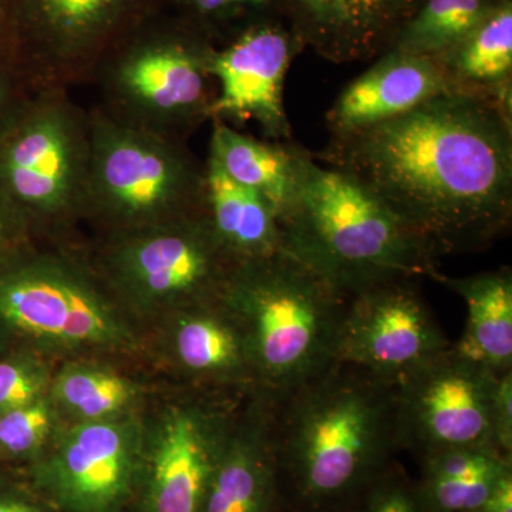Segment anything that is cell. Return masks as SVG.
I'll list each match as a JSON object with an SVG mask.
<instances>
[{
	"mask_svg": "<svg viewBox=\"0 0 512 512\" xmlns=\"http://www.w3.org/2000/svg\"><path fill=\"white\" fill-rule=\"evenodd\" d=\"M274 441L279 481L298 507H346L393 466L400 447L397 383L335 362L274 397Z\"/></svg>",
	"mask_w": 512,
	"mask_h": 512,
	"instance_id": "obj_2",
	"label": "cell"
},
{
	"mask_svg": "<svg viewBox=\"0 0 512 512\" xmlns=\"http://www.w3.org/2000/svg\"><path fill=\"white\" fill-rule=\"evenodd\" d=\"M423 0H282L292 32L333 63L365 62L392 49Z\"/></svg>",
	"mask_w": 512,
	"mask_h": 512,
	"instance_id": "obj_15",
	"label": "cell"
},
{
	"mask_svg": "<svg viewBox=\"0 0 512 512\" xmlns=\"http://www.w3.org/2000/svg\"><path fill=\"white\" fill-rule=\"evenodd\" d=\"M503 0H423L392 49L437 57L478 28Z\"/></svg>",
	"mask_w": 512,
	"mask_h": 512,
	"instance_id": "obj_25",
	"label": "cell"
},
{
	"mask_svg": "<svg viewBox=\"0 0 512 512\" xmlns=\"http://www.w3.org/2000/svg\"><path fill=\"white\" fill-rule=\"evenodd\" d=\"M218 301L244 336L262 392L282 396L338 362L349 296L284 249L239 262Z\"/></svg>",
	"mask_w": 512,
	"mask_h": 512,
	"instance_id": "obj_4",
	"label": "cell"
},
{
	"mask_svg": "<svg viewBox=\"0 0 512 512\" xmlns=\"http://www.w3.org/2000/svg\"><path fill=\"white\" fill-rule=\"evenodd\" d=\"M352 512H427L417 485H413L393 466L373 481L353 501Z\"/></svg>",
	"mask_w": 512,
	"mask_h": 512,
	"instance_id": "obj_28",
	"label": "cell"
},
{
	"mask_svg": "<svg viewBox=\"0 0 512 512\" xmlns=\"http://www.w3.org/2000/svg\"><path fill=\"white\" fill-rule=\"evenodd\" d=\"M195 20V33L208 39V29L237 19L252 22L271 18L269 13L281 9L282 0H181ZM210 40V39H208ZM211 42V40H210Z\"/></svg>",
	"mask_w": 512,
	"mask_h": 512,
	"instance_id": "obj_29",
	"label": "cell"
},
{
	"mask_svg": "<svg viewBox=\"0 0 512 512\" xmlns=\"http://www.w3.org/2000/svg\"><path fill=\"white\" fill-rule=\"evenodd\" d=\"M433 59L453 92L491 101L512 116V0H503L470 35Z\"/></svg>",
	"mask_w": 512,
	"mask_h": 512,
	"instance_id": "obj_19",
	"label": "cell"
},
{
	"mask_svg": "<svg viewBox=\"0 0 512 512\" xmlns=\"http://www.w3.org/2000/svg\"><path fill=\"white\" fill-rule=\"evenodd\" d=\"M143 437L131 413L60 426L36 458L37 484L67 512H123L140 483Z\"/></svg>",
	"mask_w": 512,
	"mask_h": 512,
	"instance_id": "obj_10",
	"label": "cell"
},
{
	"mask_svg": "<svg viewBox=\"0 0 512 512\" xmlns=\"http://www.w3.org/2000/svg\"><path fill=\"white\" fill-rule=\"evenodd\" d=\"M474 512H512V471L498 481L485 503Z\"/></svg>",
	"mask_w": 512,
	"mask_h": 512,
	"instance_id": "obj_33",
	"label": "cell"
},
{
	"mask_svg": "<svg viewBox=\"0 0 512 512\" xmlns=\"http://www.w3.org/2000/svg\"><path fill=\"white\" fill-rule=\"evenodd\" d=\"M205 202L215 237L238 264L282 251L281 229L271 205L231 180L211 157L205 161Z\"/></svg>",
	"mask_w": 512,
	"mask_h": 512,
	"instance_id": "obj_21",
	"label": "cell"
},
{
	"mask_svg": "<svg viewBox=\"0 0 512 512\" xmlns=\"http://www.w3.org/2000/svg\"><path fill=\"white\" fill-rule=\"evenodd\" d=\"M211 123L208 157L235 183L261 195L279 220L295 197L301 147L289 141L258 140L220 120Z\"/></svg>",
	"mask_w": 512,
	"mask_h": 512,
	"instance_id": "obj_22",
	"label": "cell"
},
{
	"mask_svg": "<svg viewBox=\"0 0 512 512\" xmlns=\"http://www.w3.org/2000/svg\"><path fill=\"white\" fill-rule=\"evenodd\" d=\"M49 396L60 416L100 421L130 413L138 399L136 384L109 367L70 363L52 377Z\"/></svg>",
	"mask_w": 512,
	"mask_h": 512,
	"instance_id": "obj_24",
	"label": "cell"
},
{
	"mask_svg": "<svg viewBox=\"0 0 512 512\" xmlns=\"http://www.w3.org/2000/svg\"><path fill=\"white\" fill-rule=\"evenodd\" d=\"M89 161V113L67 89L33 93L0 133V190L36 241L69 242L83 220Z\"/></svg>",
	"mask_w": 512,
	"mask_h": 512,
	"instance_id": "obj_7",
	"label": "cell"
},
{
	"mask_svg": "<svg viewBox=\"0 0 512 512\" xmlns=\"http://www.w3.org/2000/svg\"><path fill=\"white\" fill-rule=\"evenodd\" d=\"M36 242L22 211L0 190V264Z\"/></svg>",
	"mask_w": 512,
	"mask_h": 512,
	"instance_id": "obj_30",
	"label": "cell"
},
{
	"mask_svg": "<svg viewBox=\"0 0 512 512\" xmlns=\"http://www.w3.org/2000/svg\"><path fill=\"white\" fill-rule=\"evenodd\" d=\"M417 491L427 512H474L512 471V456L497 444L450 448L423 457Z\"/></svg>",
	"mask_w": 512,
	"mask_h": 512,
	"instance_id": "obj_23",
	"label": "cell"
},
{
	"mask_svg": "<svg viewBox=\"0 0 512 512\" xmlns=\"http://www.w3.org/2000/svg\"><path fill=\"white\" fill-rule=\"evenodd\" d=\"M278 224L286 254L346 296L440 275L436 259L373 192L302 147L295 197Z\"/></svg>",
	"mask_w": 512,
	"mask_h": 512,
	"instance_id": "obj_3",
	"label": "cell"
},
{
	"mask_svg": "<svg viewBox=\"0 0 512 512\" xmlns=\"http://www.w3.org/2000/svg\"><path fill=\"white\" fill-rule=\"evenodd\" d=\"M495 444L512 456V370L498 376L494 394Z\"/></svg>",
	"mask_w": 512,
	"mask_h": 512,
	"instance_id": "obj_32",
	"label": "cell"
},
{
	"mask_svg": "<svg viewBox=\"0 0 512 512\" xmlns=\"http://www.w3.org/2000/svg\"><path fill=\"white\" fill-rule=\"evenodd\" d=\"M87 113L90 161L83 220L111 235L207 211L205 163L187 140L128 126L97 106Z\"/></svg>",
	"mask_w": 512,
	"mask_h": 512,
	"instance_id": "obj_6",
	"label": "cell"
},
{
	"mask_svg": "<svg viewBox=\"0 0 512 512\" xmlns=\"http://www.w3.org/2000/svg\"><path fill=\"white\" fill-rule=\"evenodd\" d=\"M35 92L19 67L0 64V133Z\"/></svg>",
	"mask_w": 512,
	"mask_h": 512,
	"instance_id": "obj_31",
	"label": "cell"
},
{
	"mask_svg": "<svg viewBox=\"0 0 512 512\" xmlns=\"http://www.w3.org/2000/svg\"><path fill=\"white\" fill-rule=\"evenodd\" d=\"M215 45L198 33L146 37L109 50L92 82L107 116L161 136L188 140L211 121L218 84L211 73Z\"/></svg>",
	"mask_w": 512,
	"mask_h": 512,
	"instance_id": "obj_8",
	"label": "cell"
},
{
	"mask_svg": "<svg viewBox=\"0 0 512 512\" xmlns=\"http://www.w3.org/2000/svg\"><path fill=\"white\" fill-rule=\"evenodd\" d=\"M52 377L43 357L32 353L0 359V413L46 396Z\"/></svg>",
	"mask_w": 512,
	"mask_h": 512,
	"instance_id": "obj_27",
	"label": "cell"
},
{
	"mask_svg": "<svg viewBox=\"0 0 512 512\" xmlns=\"http://www.w3.org/2000/svg\"><path fill=\"white\" fill-rule=\"evenodd\" d=\"M90 255L128 311L167 315L220 298L238 264L215 237L207 211L104 235Z\"/></svg>",
	"mask_w": 512,
	"mask_h": 512,
	"instance_id": "obj_9",
	"label": "cell"
},
{
	"mask_svg": "<svg viewBox=\"0 0 512 512\" xmlns=\"http://www.w3.org/2000/svg\"><path fill=\"white\" fill-rule=\"evenodd\" d=\"M0 512H46L15 495L0 494Z\"/></svg>",
	"mask_w": 512,
	"mask_h": 512,
	"instance_id": "obj_34",
	"label": "cell"
},
{
	"mask_svg": "<svg viewBox=\"0 0 512 512\" xmlns=\"http://www.w3.org/2000/svg\"><path fill=\"white\" fill-rule=\"evenodd\" d=\"M453 92L433 57L390 49L340 93L329 110L333 134L396 119L439 94Z\"/></svg>",
	"mask_w": 512,
	"mask_h": 512,
	"instance_id": "obj_17",
	"label": "cell"
},
{
	"mask_svg": "<svg viewBox=\"0 0 512 512\" xmlns=\"http://www.w3.org/2000/svg\"><path fill=\"white\" fill-rule=\"evenodd\" d=\"M302 49L292 29L274 18L258 20L221 49L215 47L211 73L218 96L211 120L255 121L272 141L291 140L284 86L286 73Z\"/></svg>",
	"mask_w": 512,
	"mask_h": 512,
	"instance_id": "obj_14",
	"label": "cell"
},
{
	"mask_svg": "<svg viewBox=\"0 0 512 512\" xmlns=\"http://www.w3.org/2000/svg\"><path fill=\"white\" fill-rule=\"evenodd\" d=\"M451 345L416 279H400L349 296L338 362L399 383Z\"/></svg>",
	"mask_w": 512,
	"mask_h": 512,
	"instance_id": "obj_13",
	"label": "cell"
},
{
	"mask_svg": "<svg viewBox=\"0 0 512 512\" xmlns=\"http://www.w3.org/2000/svg\"><path fill=\"white\" fill-rule=\"evenodd\" d=\"M320 163L352 175L434 259L485 249L512 220V116L447 92L403 116L333 134Z\"/></svg>",
	"mask_w": 512,
	"mask_h": 512,
	"instance_id": "obj_1",
	"label": "cell"
},
{
	"mask_svg": "<svg viewBox=\"0 0 512 512\" xmlns=\"http://www.w3.org/2000/svg\"><path fill=\"white\" fill-rule=\"evenodd\" d=\"M441 282L457 293L467 308L463 336L453 348L458 355L497 375L512 370V274L510 268L448 278Z\"/></svg>",
	"mask_w": 512,
	"mask_h": 512,
	"instance_id": "obj_20",
	"label": "cell"
},
{
	"mask_svg": "<svg viewBox=\"0 0 512 512\" xmlns=\"http://www.w3.org/2000/svg\"><path fill=\"white\" fill-rule=\"evenodd\" d=\"M497 373L453 345L397 383L400 447L421 456L494 443Z\"/></svg>",
	"mask_w": 512,
	"mask_h": 512,
	"instance_id": "obj_11",
	"label": "cell"
},
{
	"mask_svg": "<svg viewBox=\"0 0 512 512\" xmlns=\"http://www.w3.org/2000/svg\"><path fill=\"white\" fill-rule=\"evenodd\" d=\"M251 399L235 417L201 512H272L278 500L274 397L256 390Z\"/></svg>",
	"mask_w": 512,
	"mask_h": 512,
	"instance_id": "obj_16",
	"label": "cell"
},
{
	"mask_svg": "<svg viewBox=\"0 0 512 512\" xmlns=\"http://www.w3.org/2000/svg\"><path fill=\"white\" fill-rule=\"evenodd\" d=\"M60 417L49 393L0 413V450L12 457H39L60 429Z\"/></svg>",
	"mask_w": 512,
	"mask_h": 512,
	"instance_id": "obj_26",
	"label": "cell"
},
{
	"mask_svg": "<svg viewBox=\"0 0 512 512\" xmlns=\"http://www.w3.org/2000/svg\"><path fill=\"white\" fill-rule=\"evenodd\" d=\"M128 309L92 255L72 242H33L0 264V345L74 355L136 346Z\"/></svg>",
	"mask_w": 512,
	"mask_h": 512,
	"instance_id": "obj_5",
	"label": "cell"
},
{
	"mask_svg": "<svg viewBox=\"0 0 512 512\" xmlns=\"http://www.w3.org/2000/svg\"><path fill=\"white\" fill-rule=\"evenodd\" d=\"M211 396L168 404L144 426L138 488L143 512H201L237 413Z\"/></svg>",
	"mask_w": 512,
	"mask_h": 512,
	"instance_id": "obj_12",
	"label": "cell"
},
{
	"mask_svg": "<svg viewBox=\"0 0 512 512\" xmlns=\"http://www.w3.org/2000/svg\"><path fill=\"white\" fill-rule=\"evenodd\" d=\"M175 365L198 382L258 389L244 336L218 299L170 313Z\"/></svg>",
	"mask_w": 512,
	"mask_h": 512,
	"instance_id": "obj_18",
	"label": "cell"
}]
</instances>
